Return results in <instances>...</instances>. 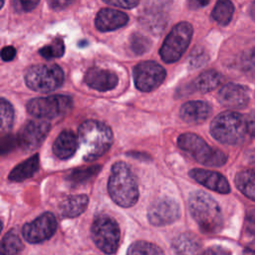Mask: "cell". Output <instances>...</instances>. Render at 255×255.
<instances>
[{"mask_svg":"<svg viewBox=\"0 0 255 255\" xmlns=\"http://www.w3.org/2000/svg\"><path fill=\"white\" fill-rule=\"evenodd\" d=\"M78 138L82 156L86 161H92L105 154L114 140L110 127L95 120H88L81 124Z\"/></svg>","mask_w":255,"mask_h":255,"instance_id":"6da1fadb","label":"cell"},{"mask_svg":"<svg viewBox=\"0 0 255 255\" xmlns=\"http://www.w3.org/2000/svg\"><path fill=\"white\" fill-rule=\"evenodd\" d=\"M108 191L115 203L122 207H131L138 199V187L129 166L117 161L111 168Z\"/></svg>","mask_w":255,"mask_h":255,"instance_id":"7a4b0ae2","label":"cell"},{"mask_svg":"<svg viewBox=\"0 0 255 255\" xmlns=\"http://www.w3.org/2000/svg\"><path fill=\"white\" fill-rule=\"evenodd\" d=\"M188 206L193 219L204 233H217L223 226V216L218 203L208 193L195 190L189 195Z\"/></svg>","mask_w":255,"mask_h":255,"instance_id":"3957f363","label":"cell"},{"mask_svg":"<svg viewBox=\"0 0 255 255\" xmlns=\"http://www.w3.org/2000/svg\"><path fill=\"white\" fill-rule=\"evenodd\" d=\"M212 136L225 144H237L244 139L247 131L246 120L236 112H223L211 122Z\"/></svg>","mask_w":255,"mask_h":255,"instance_id":"277c9868","label":"cell"},{"mask_svg":"<svg viewBox=\"0 0 255 255\" xmlns=\"http://www.w3.org/2000/svg\"><path fill=\"white\" fill-rule=\"evenodd\" d=\"M177 145L205 166H221L227 161L224 152L210 146L203 138L192 132L180 134L177 138Z\"/></svg>","mask_w":255,"mask_h":255,"instance_id":"5b68a950","label":"cell"},{"mask_svg":"<svg viewBox=\"0 0 255 255\" xmlns=\"http://www.w3.org/2000/svg\"><path fill=\"white\" fill-rule=\"evenodd\" d=\"M24 78L29 89L39 93H48L62 86L64 72L56 64H38L28 68Z\"/></svg>","mask_w":255,"mask_h":255,"instance_id":"8992f818","label":"cell"},{"mask_svg":"<svg viewBox=\"0 0 255 255\" xmlns=\"http://www.w3.org/2000/svg\"><path fill=\"white\" fill-rule=\"evenodd\" d=\"M28 113L42 120H52L64 116L73 108V100L66 95H52L35 98L27 104Z\"/></svg>","mask_w":255,"mask_h":255,"instance_id":"52a82bcc","label":"cell"},{"mask_svg":"<svg viewBox=\"0 0 255 255\" xmlns=\"http://www.w3.org/2000/svg\"><path fill=\"white\" fill-rule=\"evenodd\" d=\"M192 33V26L188 22H180L175 25L166 36L159 50L161 60L167 64L177 62L186 51Z\"/></svg>","mask_w":255,"mask_h":255,"instance_id":"ba28073f","label":"cell"},{"mask_svg":"<svg viewBox=\"0 0 255 255\" xmlns=\"http://www.w3.org/2000/svg\"><path fill=\"white\" fill-rule=\"evenodd\" d=\"M91 236L101 251L107 254L115 253L121 238L119 224L109 215H100L95 218L92 224Z\"/></svg>","mask_w":255,"mask_h":255,"instance_id":"9c48e42d","label":"cell"},{"mask_svg":"<svg viewBox=\"0 0 255 255\" xmlns=\"http://www.w3.org/2000/svg\"><path fill=\"white\" fill-rule=\"evenodd\" d=\"M164 68L154 61H144L133 68L135 87L141 92H150L159 87L164 81Z\"/></svg>","mask_w":255,"mask_h":255,"instance_id":"30bf717a","label":"cell"},{"mask_svg":"<svg viewBox=\"0 0 255 255\" xmlns=\"http://www.w3.org/2000/svg\"><path fill=\"white\" fill-rule=\"evenodd\" d=\"M50 128V123L45 120L28 121L18 132V145L24 151H33L37 149L45 140Z\"/></svg>","mask_w":255,"mask_h":255,"instance_id":"8fae6325","label":"cell"},{"mask_svg":"<svg viewBox=\"0 0 255 255\" xmlns=\"http://www.w3.org/2000/svg\"><path fill=\"white\" fill-rule=\"evenodd\" d=\"M57 229V220L53 213L45 212L26 223L22 228V235L29 243L37 244L51 238Z\"/></svg>","mask_w":255,"mask_h":255,"instance_id":"7c38bea8","label":"cell"},{"mask_svg":"<svg viewBox=\"0 0 255 255\" xmlns=\"http://www.w3.org/2000/svg\"><path fill=\"white\" fill-rule=\"evenodd\" d=\"M179 204L170 197H160L153 201L148 210L147 218L154 226H165L173 223L180 217Z\"/></svg>","mask_w":255,"mask_h":255,"instance_id":"4fadbf2b","label":"cell"},{"mask_svg":"<svg viewBox=\"0 0 255 255\" xmlns=\"http://www.w3.org/2000/svg\"><path fill=\"white\" fill-rule=\"evenodd\" d=\"M218 101L230 109H243L249 103V91L245 86L229 83L219 90Z\"/></svg>","mask_w":255,"mask_h":255,"instance_id":"5bb4252c","label":"cell"},{"mask_svg":"<svg viewBox=\"0 0 255 255\" xmlns=\"http://www.w3.org/2000/svg\"><path fill=\"white\" fill-rule=\"evenodd\" d=\"M189 175L195 181L213 191L219 193H228L230 191L227 179L219 172L203 168H193L189 171Z\"/></svg>","mask_w":255,"mask_h":255,"instance_id":"9a60e30c","label":"cell"},{"mask_svg":"<svg viewBox=\"0 0 255 255\" xmlns=\"http://www.w3.org/2000/svg\"><path fill=\"white\" fill-rule=\"evenodd\" d=\"M86 84L99 92H107L113 90L118 85V76L109 70L98 67L90 68L85 75Z\"/></svg>","mask_w":255,"mask_h":255,"instance_id":"2e32d148","label":"cell"},{"mask_svg":"<svg viewBox=\"0 0 255 255\" xmlns=\"http://www.w3.org/2000/svg\"><path fill=\"white\" fill-rule=\"evenodd\" d=\"M211 106L204 101H189L183 104L179 111L181 120L190 125L205 122L211 115Z\"/></svg>","mask_w":255,"mask_h":255,"instance_id":"e0dca14e","label":"cell"},{"mask_svg":"<svg viewBox=\"0 0 255 255\" xmlns=\"http://www.w3.org/2000/svg\"><path fill=\"white\" fill-rule=\"evenodd\" d=\"M128 22L126 13L111 8H104L97 14L95 25L99 31L109 32L125 26Z\"/></svg>","mask_w":255,"mask_h":255,"instance_id":"ac0fdd59","label":"cell"},{"mask_svg":"<svg viewBox=\"0 0 255 255\" xmlns=\"http://www.w3.org/2000/svg\"><path fill=\"white\" fill-rule=\"evenodd\" d=\"M77 135L70 129L63 130L53 143L54 154L61 159H68L76 152L79 142Z\"/></svg>","mask_w":255,"mask_h":255,"instance_id":"d6986e66","label":"cell"},{"mask_svg":"<svg viewBox=\"0 0 255 255\" xmlns=\"http://www.w3.org/2000/svg\"><path fill=\"white\" fill-rule=\"evenodd\" d=\"M39 169V154L35 153L25 161L17 164L9 173V180L23 181L32 177Z\"/></svg>","mask_w":255,"mask_h":255,"instance_id":"ffe728a7","label":"cell"},{"mask_svg":"<svg viewBox=\"0 0 255 255\" xmlns=\"http://www.w3.org/2000/svg\"><path fill=\"white\" fill-rule=\"evenodd\" d=\"M89 198L85 194L67 196L60 205L61 214L65 217H77L87 208Z\"/></svg>","mask_w":255,"mask_h":255,"instance_id":"44dd1931","label":"cell"},{"mask_svg":"<svg viewBox=\"0 0 255 255\" xmlns=\"http://www.w3.org/2000/svg\"><path fill=\"white\" fill-rule=\"evenodd\" d=\"M200 241L196 235L190 232H185L178 235L172 241V250L177 254H194L200 249Z\"/></svg>","mask_w":255,"mask_h":255,"instance_id":"7402d4cb","label":"cell"},{"mask_svg":"<svg viewBox=\"0 0 255 255\" xmlns=\"http://www.w3.org/2000/svg\"><path fill=\"white\" fill-rule=\"evenodd\" d=\"M222 82V75L215 70L201 73L192 83V89L199 93H207L217 88Z\"/></svg>","mask_w":255,"mask_h":255,"instance_id":"603a6c76","label":"cell"},{"mask_svg":"<svg viewBox=\"0 0 255 255\" xmlns=\"http://www.w3.org/2000/svg\"><path fill=\"white\" fill-rule=\"evenodd\" d=\"M163 13L164 12L143 10L140 17V23L149 32L153 34H161L166 26V19Z\"/></svg>","mask_w":255,"mask_h":255,"instance_id":"cb8c5ba5","label":"cell"},{"mask_svg":"<svg viewBox=\"0 0 255 255\" xmlns=\"http://www.w3.org/2000/svg\"><path fill=\"white\" fill-rule=\"evenodd\" d=\"M237 188L247 197L255 200V171L242 170L235 176Z\"/></svg>","mask_w":255,"mask_h":255,"instance_id":"d4e9b609","label":"cell"},{"mask_svg":"<svg viewBox=\"0 0 255 255\" xmlns=\"http://www.w3.org/2000/svg\"><path fill=\"white\" fill-rule=\"evenodd\" d=\"M234 12V6L230 0H218L212 11V18L220 25H227Z\"/></svg>","mask_w":255,"mask_h":255,"instance_id":"484cf974","label":"cell"},{"mask_svg":"<svg viewBox=\"0 0 255 255\" xmlns=\"http://www.w3.org/2000/svg\"><path fill=\"white\" fill-rule=\"evenodd\" d=\"M24 248L23 242L20 239L18 233L12 229L8 231L2 238L1 241V251L4 254H17L21 252Z\"/></svg>","mask_w":255,"mask_h":255,"instance_id":"4316f807","label":"cell"},{"mask_svg":"<svg viewBox=\"0 0 255 255\" xmlns=\"http://www.w3.org/2000/svg\"><path fill=\"white\" fill-rule=\"evenodd\" d=\"M101 170V165H93L84 168H76L71 171V173L67 176V180H69L73 184H82L95 176Z\"/></svg>","mask_w":255,"mask_h":255,"instance_id":"83f0119b","label":"cell"},{"mask_svg":"<svg viewBox=\"0 0 255 255\" xmlns=\"http://www.w3.org/2000/svg\"><path fill=\"white\" fill-rule=\"evenodd\" d=\"M128 254H163V250L157 245L147 241H135L127 251Z\"/></svg>","mask_w":255,"mask_h":255,"instance_id":"f1b7e54d","label":"cell"},{"mask_svg":"<svg viewBox=\"0 0 255 255\" xmlns=\"http://www.w3.org/2000/svg\"><path fill=\"white\" fill-rule=\"evenodd\" d=\"M40 55L45 59H54V58H60L65 53V44L62 39L57 38L53 40V42L47 46H44L39 51Z\"/></svg>","mask_w":255,"mask_h":255,"instance_id":"f546056e","label":"cell"},{"mask_svg":"<svg viewBox=\"0 0 255 255\" xmlns=\"http://www.w3.org/2000/svg\"><path fill=\"white\" fill-rule=\"evenodd\" d=\"M0 110H1V130L8 131L11 129L13 126L14 109L7 100L2 98L1 104H0Z\"/></svg>","mask_w":255,"mask_h":255,"instance_id":"4dcf8cb0","label":"cell"},{"mask_svg":"<svg viewBox=\"0 0 255 255\" xmlns=\"http://www.w3.org/2000/svg\"><path fill=\"white\" fill-rule=\"evenodd\" d=\"M130 47L133 53L136 55H142L146 53L150 48V41L139 33L132 34L130 38Z\"/></svg>","mask_w":255,"mask_h":255,"instance_id":"1f68e13d","label":"cell"},{"mask_svg":"<svg viewBox=\"0 0 255 255\" xmlns=\"http://www.w3.org/2000/svg\"><path fill=\"white\" fill-rule=\"evenodd\" d=\"M244 231L249 248L255 249V209H253L248 214L245 222Z\"/></svg>","mask_w":255,"mask_h":255,"instance_id":"d6a6232c","label":"cell"},{"mask_svg":"<svg viewBox=\"0 0 255 255\" xmlns=\"http://www.w3.org/2000/svg\"><path fill=\"white\" fill-rule=\"evenodd\" d=\"M242 69L248 76L255 78V48L250 50L243 57Z\"/></svg>","mask_w":255,"mask_h":255,"instance_id":"836d02e7","label":"cell"},{"mask_svg":"<svg viewBox=\"0 0 255 255\" xmlns=\"http://www.w3.org/2000/svg\"><path fill=\"white\" fill-rule=\"evenodd\" d=\"M172 0H142L144 10L164 12V10L171 4Z\"/></svg>","mask_w":255,"mask_h":255,"instance_id":"e575fe53","label":"cell"},{"mask_svg":"<svg viewBox=\"0 0 255 255\" xmlns=\"http://www.w3.org/2000/svg\"><path fill=\"white\" fill-rule=\"evenodd\" d=\"M16 143H18L17 137L16 138L13 137L12 134H7L6 136H3L2 140H1V151H2V153L10 151Z\"/></svg>","mask_w":255,"mask_h":255,"instance_id":"d590c367","label":"cell"},{"mask_svg":"<svg viewBox=\"0 0 255 255\" xmlns=\"http://www.w3.org/2000/svg\"><path fill=\"white\" fill-rule=\"evenodd\" d=\"M105 2L112 4L117 7L125 8V9H130L135 7L138 4L139 0H104Z\"/></svg>","mask_w":255,"mask_h":255,"instance_id":"8d00e7d4","label":"cell"},{"mask_svg":"<svg viewBox=\"0 0 255 255\" xmlns=\"http://www.w3.org/2000/svg\"><path fill=\"white\" fill-rule=\"evenodd\" d=\"M39 1L40 0H15V4L19 10L28 12L33 10L38 5Z\"/></svg>","mask_w":255,"mask_h":255,"instance_id":"74e56055","label":"cell"},{"mask_svg":"<svg viewBox=\"0 0 255 255\" xmlns=\"http://www.w3.org/2000/svg\"><path fill=\"white\" fill-rule=\"evenodd\" d=\"M16 56V49L12 46H6L1 51V58L3 61H12Z\"/></svg>","mask_w":255,"mask_h":255,"instance_id":"f35d334b","label":"cell"},{"mask_svg":"<svg viewBox=\"0 0 255 255\" xmlns=\"http://www.w3.org/2000/svg\"><path fill=\"white\" fill-rule=\"evenodd\" d=\"M75 0H48L49 5L54 10H62L72 4Z\"/></svg>","mask_w":255,"mask_h":255,"instance_id":"ab89813d","label":"cell"},{"mask_svg":"<svg viewBox=\"0 0 255 255\" xmlns=\"http://www.w3.org/2000/svg\"><path fill=\"white\" fill-rule=\"evenodd\" d=\"M247 123V131L255 136V112H253L249 117L246 119Z\"/></svg>","mask_w":255,"mask_h":255,"instance_id":"60d3db41","label":"cell"},{"mask_svg":"<svg viewBox=\"0 0 255 255\" xmlns=\"http://www.w3.org/2000/svg\"><path fill=\"white\" fill-rule=\"evenodd\" d=\"M203 58H204V56H203L202 53H198L197 55H194V54H193V55L190 57V65H191V67H192V68H197V67L201 66L202 63L204 62Z\"/></svg>","mask_w":255,"mask_h":255,"instance_id":"b9f144b4","label":"cell"},{"mask_svg":"<svg viewBox=\"0 0 255 255\" xmlns=\"http://www.w3.org/2000/svg\"><path fill=\"white\" fill-rule=\"evenodd\" d=\"M203 253H205V254H217V253H219V254H222V253H227V251H225V250H223V249H220V248H210V249H207V250H205Z\"/></svg>","mask_w":255,"mask_h":255,"instance_id":"7bdbcfd3","label":"cell"},{"mask_svg":"<svg viewBox=\"0 0 255 255\" xmlns=\"http://www.w3.org/2000/svg\"><path fill=\"white\" fill-rule=\"evenodd\" d=\"M210 0H193V3L196 4V7H203L209 3Z\"/></svg>","mask_w":255,"mask_h":255,"instance_id":"ee69618b","label":"cell"},{"mask_svg":"<svg viewBox=\"0 0 255 255\" xmlns=\"http://www.w3.org/2000/svg\"><path fill=\"white\" fill-rule=\"evenodd\" d=\"M251 16H252L253 20L255 21V1L253 2L252 6H251Z\"/></svg>","mask_w":255,"mask_h":255,"instance_id":"f6af8a7d","label":"cell"},{"mask_svg":"<svg viewBox=\"0 0 255 255\" xmlns=\"http://www.w3.org/2000/svg\"><path fill=\"white\" fill-rule=\"evenodd\" d=\"M4 1H5V0H1V7H2L3 4H4Z\"/></svg>","mask_w":255,"mask_h":255,"instance_id":"bcb514c9","label":"cell"}]
</instances>
